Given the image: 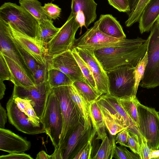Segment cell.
Segmentation results:
<instances>
[{
  "mask_svg": "<svg viewBox=\"0 0 159 159\" xmlns=\"http://www.w3.org/2000/svg\"><path fill=\"white\" fill-rule=\"evenodd\" d=\"M149 40L138 37L122 39L110 46L95 50L94 54L106 71L123 65L135 67L144 56Z\"/></svg>",
  "mask_w": 159,
  "mask_h": 159,
  "instance_id": "cell-1",
  "label": "cell"
},
{
  "mask_svg": "<svg viewBox=\"0 0 159 159\" xmlns=\"http://www.w3.org/2000/svg\"><path fill=\"white\" fill-rule=\"evenodd\" d=\"M52 89L59 100L62 117V130L59 147L57 149L61 152L72 132L80 125H84V123L78 109L70 96L68 86Z\"/></svg>",
  "mask_w": 159,
  "mask_h": 159,
  "instance_id": "cell-2",
  "label": "cell"
},
{
  "mask_svg": "<svg viewBox=\"0 0 159 159\" xmlns=\"http://www.w3.org/2000/svg\"><path fill=\"white\" fill-rule=\"evenodd\" d=\"M0 20L9 24L19 32L35 38L39 22L21 6L4 3L0 7Z\"/></svg>",
  "mask_w": 159,
  "mask_h": 159,
  "instance_id": "cell-3",
  "label": "cell"
},
{
  "mask_svg": "<svg viewBox=\"0 0 159 159\" xmlns=\"http://www.w3.org/2000/svg\"><path fill=\"white\" fill-rule=\"evenodd\" d=\"M41 123L49 137L55 150L59 147L62 128V117L59 100L52 89L49 93Z\"/></svg>",
  "mask_w": 159,
  "mask_h": 159,
  "instance_id": "cell-4",
  "label": "cell"
},
{
  "mask_svg": "<svg viewBox=\"0 0 159 159\" xmlns=\"http://www.w3.org/2000/svg\"><path fill=\"white\" fill-rule=\"evenodd\" d=\"M147 51L148 61L139 85L147 89L159 86V18L150 30Z\"/></svg>",
  "mask_w": 159,
  "mask_h": 159,
  "instance_id": "cell-5",
  "label": "cell"
},
{
  "mask_svg": "<svg viewBox=\"0 0 159 159\" xmlns=\"http://www.w3.org/2000/svg\"><path fill=\"white\" fill-rule=\"evenodd\" d=\"M134 67L123 65L106 71L110 94L118 98L136 96Z\"/></svg>",
  "mask_w": 159,
  "mask_h": 159,
  "instance_id": "cell-6",
  "label": "cell"
},
{
  "mask_svg": "<svg viewBox=\"0 0 159 159\" xmlns=\"http://www.w3.org/2000/svg\"><path fill=\"white\" fill-rule=\"evenodd\" d=\"M80 27L74 14L71 12L67 21L46 46L45 57H51L68 50H71L75 36Z\"/></svg>",
  "mask_w": 159,
  "mask_h": 159,
  "instance_id": "cell-7",
  "label": "cell"
},
{
  "mask_svg": "<svg viewBox=\"0 0 159 159\" xmlns=\"http://www.w3.org/2000/svg\"><path fill=\"white\" fill-rule=\"evenodd\" d=\"M138 130L152 150L159 148V114L154 108L141 104L137 106Z\"/></svg>",
  "mask_w": 159,
  "mask_h": 159,
  "instance_id": "cell-8",
  "label": "cell"
},
{
  "mask_svg": "<svg viewBox=\"0 0 159 159\" xmlns=\"http://www.w3.org/2000/svg\"><path fill=\"white\" fill-rule=\"evenodd\" d=\"M51 89L48 82L30 87L14 85L12 97L13 98L19 97L31 100V105L40 119L43 114Z\"/></svg>",
  "mask_w": 159,
  "mask_h": 159,
  "instance_id": "cell-9",
  "label": "cell"
},
{
  "mask_svg": "<svg viewBox=\"0 0 159 159\" xmlns=\"http://www.w3.org/2000/svg\"><path fill=\"white\" fill-rule=\"evenodd\" d=\"M45 59L48 69H58L66 75L73 82L80 81L88 84L71 50Z\"/></svg>",
  "mask_w": 159,
  "mask_h": 159,
  "instance_id": "cell-10",
  "label": "cell"
},
{
  "mask_svg": "<svg viewBox=\"0 0 159 159\" xmlns=\"http://www.w3.org/2000/svg\"><path fill=\"white\" fill-rule=\"evenodd\" d=\"M98 25V20L83 34L75 39L73 48L78 47L94 51L111 46L122 39L105 34L99 30Z\"/></svg>",
  "mask_w": 159,
  "mask_h": 159,
  "instance_id": "cell-11",
  "label": "cell"
},
{
  "mask_svg": "<svg viewBox=\"0 0 159 159\" xmlns=\"http://www.w3.org/2000/svg\"><path fill=\"white\" fill-rule=\"evenodd\" d=\"M73 48L89 66L96 83L97 92L101 95L110 94L107 72L95 57L93 51L78 47Z\"/></svg>",
  "mask_w": 159,
  "mask_h": 159,
  "instance_id": "cell-12",
  "label": "cell"
},
{
  "mask_svg": "<svg viewBox=\"0 0 159 159\" xmlns=\"http://www.w3.org/2000/svg\"><path fill=\"white\" fill-rule=\"evenodd\" d=\"M6 109L9 123L18 130L31 135L46 133L43 125L39 126H34L28 116L18 108L12 97L7 103Z\"/></svg>",
  "mask_w": 159,
  "mask_h": 159,
  "instance_id": "cell-13",
  "label": "cell"
},
{
  "mask_svg": "<svg viewBox=\"0 0 159 159\" xmlns=\"http://www.w3.org/2000/svg\"><path fill=\"white\" fill-rule=\"evenodd\" d=\"M0 53L17 64L34 81L31 72L15 45L8 24L0 20Z\"/></svg>",
  "mask_w": 159,
  "mask_h": 159,
  "instance_id": "cell-14",
  "label": "cell"
},
{
  "mask_svg": "<svg viewBox=\"0 0 159 159\" xmlns=\"http://www.w3.org/2000/svg\"><path fill=\"white\" fill-rule=\"evenodd\" d=\"M96 134L92 126L87 128L84 124L80 125L71 134L61 151L62 159H73L91 137Z\"/></svg>",
  "mask_w": 159,
  "mask_h": 159,
  "instance_id": "cell-15",
  "label": "cell"
},
{
  "mask_svg": "<svg viewBox=\"0 0 159 159\" xmlns=\"http://www.w3.org/2000/svg\"><path fill=\"white\" fill-rule=\"evenodd\" d=\"M7 24L11 35L16 43L31 55L39 64H44L46 62V45L34 38L19 32Z\"/></svg>",
  "mask_w": 159,
  "mask_h": 159,
  "instance_id": "cell-16",
  "label": "cell"
},
{
  "mask_svg": "<svg viewBox=\"0 0 159 159\" xmlns=\"http://www.w3.org/2000/svg\"><path fill=\"white\" fill-rule=\"evenodd\" d=\"M97 4L94 0H71V12L79 23L81 30L87 29L97 18Z\"/></svg>",
  "mask_w": 159,
  "mask_h": 159,
  "instance_id": "cell-17",
  "label": "cell"
},
{
  "mask_svg": "<svg viewBox=\"0 0 159 159\" xmlns=\"http://www.w3.org/2000/svg\"><path fill=\"white\" fill-rule=\"evenodd\" d=\"M30 141L11 130L0 128V150L12 153H23L30 148Z\"/></svg>",
  "mask_w": 159,
  "mask_h": 159,
  "instance_id": "cell-18",
  "label": "cell"
},
{
  "mask_svg": "<svg viewBox=\"0 0 159 159\" xmlns=\"http://www.w3.org/2000/svg\"><path fill=\"white\" fill-rule=\"evenodd\" d=\"M98 103L105 108L118 120L131 131L136 127L127 115L117 98L110 94L102 95L96 100Z\"/></svg>",
  "mask_w": 159,
  "mask_h": 159,
  "instance_id": "cell-19",
  "label": "cell"
},
{
  "mask_svg": "<svg viewBox=\"0 0 159 159\" xmlns=\"http://www.w3.org/2000/svg\"><path fill=\"white\" fill-rule=\"evenodd\" d=\"M159 18V0H150L143 9L139 21L140 33L150 31Z\"/></svg>",
  "mask_w": 159,
  "mask_h": 159,
  "instance_id": "cell-20",
  "label": "cell"
},
{
  "mask_svg": "<svg viewBox=\"0 0 159 159\" xmlns=\"http://www.w3.org/2000/svg\"><path fill=\"white\" fill-rule=\"evenodd\" d=\"M98 21V28L103 34L117 39L126 38L119 21L111 15H101Z\"/></svg>",
  "mask_w": 159,
  "mask_h": 159,
  "instance_id": "cell-21",
  "label": "cell"
},
{
  "mask_svg": "<svg viewBox=\"0 0 159 159\" xmlns=\"http://www.w3.org/2000/svg\"><path fill=\"white\" fill-rule=\"evenodd\" d=\"M2 55L11 73V81L14 85L24 87L36 86L33 80L17 64L6 56Z\"/></svg>",
  "mask_w": 159,
  "mask_h": 159,
  "instance_id": "cell-22",
  "label": "cell"
},
{
  "mask_svg": "<svg viewBox=\"0 0 159 159\" xmlns=\"http://www.w3.org/2000/svg\"><path fill=\"white\" fill-rule=\"evenodd\" d=\"M89 111L93 129L95 130L97 135L96 139L102 140L107 136L106 127L100 107L96 101L91 103Z\"/></svg>",
  "mask_w": 159,
  "mask_h": 159,
  "instance_id": "cell-23",
  "label": "cell"
},
{
  "mask_svg": "<svg viewBox=\"0 0 159 159\" xmlns=\"http://www.w3.org/2000/svg\"><path fill=\"white\" fill-rule=\"evenodd\" d=\"M68 88L70 96L83 118L85 127L89 128L92 126L90 116L89 108L91 103L79 93L72 85L68 86Z\"/></svg>",
  "mask_w": 159,
  "mask_h": 159,
  "instance_id": "cell-24",
  "label": "cell"
},
{
  "mask_svg": "<svg viewBox=\"0 0 159 159\" xmlns=\"http://www.w3.org/2000/svg\"><path fill=\"white\" fill-rule=\"evenodd\" d=\"M60 28L56 27L53 25V21L49 19L39 22L38 31L35 39L46 45L57 34Z\"/></svg>",
  "mask_w": 159,
  "mask_h": 159,
  "instance_id": "cell-25",
  "label": "cell"
},
{
  "mask_svg": "<svg viewBox=\"0 0 159 159\" xmlns=\"http://www.w3.org/2000/svg\"><path fill=\"white\" fill-rule=\"evenodd\" d=\"M47 82L51 89L72 85L73 82L66 74L54 68L48 69Z\"/></svg>",
  "mask_w": 159,
  "mask_h": 159,
  "instance_id": "cell-26",
  "label": "cell"
},
{
  "mask_svg": "<svg viewBox=\"0 0 159 159\" xmlns=\"http://www.w3.org/2000/svg\"><path fill=\"white\" fill-rule=\"evenodd\" d=\"M116 98L134 125L138 128L139 121L137 106L139 102L136 97Z\"/></svg>",
  "mask_w": 159,
  "mask_h": 159,
  "instance_id": "cell-27",
  "label": "cell"
},
{
  "mask_svg": "<svg viewBox=\"0 0 159 159\" xmlns=\"http://www.w3.org/2000/svg\"><path fill=\"white\" fill-rule=\"evenodd\" d=\"M107 136L102 140L101 145L93 159H111L114 157L115 148L116 146L115 137Z\"/></svg>",
  "mask_w": 159,
  "mask_h": 159,
  "instance_id": "cell-28",
  "label": "cell"
},
{
  "mask_svg": "<svg viewBox=\"0 0 159 159\" xmlns=\"http://www.w3.org/2000/svg\"><path fill=\"white\" fill-rule=\"evenodd\" d=\"M19 2L20 6L39 22L48 19L44 11L41 3L38 0H19Z\"/></svg>",
  "mask_w": 159,
  "mask_h": 159,
  "instance_id": "cell-29",
  "label": "cell"
},
{
  "mask_svg": "<svg viewBox=\"0 0 159 159\" xmlns=\"http://www.w3.org/2000/svg\"><path fill=\"white\" fill-rule=\"evenodd\" d=\"M98 105L101 109L106 127L111 135L115 136L121 131L127 128L105 108Z\"/></svg>",
  "mask_w": 159,
  "mask_h": 159,
  "instance_id": "cell-30",
  "label": "cell"
},
{
  "mask_svg": "<svg viewBox=\"0 0 159 159\" xmlns=\"http://www.w3.org/2000/svg\"><path fill=\"white\" fill-rule=\"evenodd\" d=\"M72 85L79 93L90 103L96 101L101 96L89 84L83 81H75Z\"/></svg>",
  "mask_w": 159,
  "mask_h": 159,
  "instance_id": "cell-31",
  "label": "cell"
},
{
  "mask_svg": "<svg viewBox=\"0 0 159 159\" xmlns=\"http://www.w3.org/2000/svg\"><path fill=\"white\" fill-rule=\"evenodd\" d=\"M71 51L88 83L93 89L96 90V83L92 73L88 65L79 56L74 48H72Z\"/></svg>",
  "mask_w": 159,
  "mask_h": 159,
  "instance_id": "cell-32",
  "label": "cell"
},
{
  "mask_svg": "<svg viewBox=\"0 0 159 159\" xmlns=\"http://www.w3.org/2000/svg\"><path fill=\"white\" fill-rule=\"evenodd\" d=\"M150 0H139L135 9L128 15V19L125 22L126 27H130L135 23L139 22L143 9Z\"/></svg>",
  "mask_w": 159,
  "mask_h": 159,
  "instance_id": "cell-33",
  "label": "cell"
},
{
  "mask_svg": "<svg viewBox=\"0 0 159 159\" xmlns=\"http://www.w3.org/2000/svg\"><path fill=\"white\" fill-rule=\"evenodd\" d=\"M148 61V54L147 51L143 57L134 67L135 78V88L137 92L140 83L143 77Z\"/></svg>",
  "mask_w": 159,
  "mask_h": 159,
  "instance_id": "cell-34",
  "label": "cell"
},
{
  "mask_svg": "<svg viewBox=\"0 0 159 159\" xmlns=\"http://www.w3.org/2000/svg\"><path fill=\"white\" fill-rule=\"evenodd\" d=\"M13 40L16 48L33 75L39 67L40 64L31 55L21 48Z\"/></svg>",
  "mask_w": 159,
  "mask_h": 159,
  "instance_id": "cell-35",
  "label": "cell"
},
{
  "mask_svg": "<svg viewBox=\"0 0 159 159\" xmlns=\"http://www.w3.org/2000/svg\"><path fill=\"white\" fill-rule=\"evenodd\" d=\"M22 100L25 106L24 113L28 116L29 120L35 126H39L42 125L40 119L30 103L31 100L26 98H22Z\"/></svg>",
  "mask_w": 159,
  "mask_h": 159,
  "instance_id": "cell-36",
  "label": "cell"
},
{
  "mask_svg": "<svg viewBox=\"0 0 159 159\" xmlns=\"http://www.w3.org/2000/svg\"><path fill=\"white\" fill-rule=\"evenodd\" d=\"M48 67L47 62L43 65L40 64L38 68L33 75V79L36 85L47 82Z\"/></svg>",
  "mask_w": 159,
  "mask_h": 159,
  "instance_id": "cell-37",
  "label": "cell"
},
{
  "mask_svg": "<svg viewBox=\"0 0 159 159\" xmlns=\"http://www.w3.org/2000/svg\"><path fill=\"white\" fill-rule=\"evenodd\" d=\"M114 157L118 159H141L139 155L128 150L126 147L116 146Z\"/></svg>",
  "mask_w": 159,
  "mask_h": 159,
  "instance_id": "cell-38",
  "label": "cell"
},
{
  "mask_svg": "<svg viewBox=\"0 0 159 159\" xmlns=\"http://www.w3.org/2000/svg\"><path fill=\"white\" fill-rule=\"evenodd\" d=\"M141 142L137 134L129 130L127 147L129 148L133 152L139 155V156L140 155Z\"/></svg>",
  "mask_w": 159,
  "mask_h": 159,
  "instance_id": "cell-39",
  "label": "cell"
},
{
  "mask_svg": "<svg viewBox=\"0 0 159 159\" xmlns=\"http://www.w3.org/2000/svg\"><path fill=\"white\" fill-rule=\"evenodd\" d=\"M44 11L50 20H55L60 17L61 9L57 5L52 2L45 3L43 6Z\"/></svg>",
  "mask_w": 159,
  "mask_h": 159,
  "instance_id": "cell-40",
  "label": "cell"
},
{
  "mask_svg": "<svg viewBox=\"0 0 159 159\" xmlns=\"http://www.w3.org/2000/svg\"><path fill=\"white\" fill-rule=\"evenodd\" d=\"M95 135H93L91 137L87 143L80 149L73 159H92V142Z\"/></svg>",
  "mask_w": 159,
  "mask_h": 159,
  "instance_id": "cell-41",
  "label": "cell"
},
{
  "mask_svg": "<svg viewBox=\"0 0 159 159\" xmlns=\"http://www.w3.org/2000/svg\"><path fill=\"white\" fill-rule=\"evenodd\" d=\"M109 4L120 12L129 14L130 8L128 0H107Z\"/></svg>",
  "mask_w": 159,
  "mask_h": 159,
  "instance_id": "cell-42",
  "label": "cell"
},
{
  "mask_svg": "<svg viewBox=\"0 0 159 159\" xmlns=\"http://www.w3.org/2000/svg\"><path fill=\"white\" fill-rule=\"evenodd\" d=\"M11 74L2 54L0 53V80L11 81Z\"/></svg>",
  "mask_w": 159,
  "mask_h": 159,
  "instance_id": "cell-43",
  "label": "cell"
},
{
  "mask_svg": "<svg viewBox=\"0 0 159 159\" xmlns=\"http://www.w3.org/2000/svg\"><path fill=\"white\" fill-rule=\"evenodd\" d=\"M151 149L149 147L146 139L142 135L140 143L141 159H149Z\"/></svg>",
  "mask_w": 159,
  "mask_h": 159,
  "instance_id": "cell-44",
  "label": "cell"
},
{
  "mask_svg": "<svg viewBox=\"0 0 159 159\" xmlns=\"http://www.w3.org/2000/svg\"><path fill=\"white\" fill-rule=\"evenodd\" d=\"M128 134L129 130L127 128L117 133L115 137L116 143H119L121 146L127 147Z\"/></svg>",
  "mask_w": 159,
  "mask_h": 159,
  "instance_id": "cell-45",
  "label": "cell"
},
{
  "mask_svg": "<svg viewBox=\"0 0 159 159\" xmlns=\"http://www.w3.org/2000/svg\"><path fill=\"white\" fill-rule=\"evenodd\" d=\"M0 159H33L30 155L23 153H9L7 155H2L0 156Z\"/></svg>",
  "mask_w": 159,
  "mask_h": 159,
  "instance_id": "cell-46",
  "label": "cell"
},
{
  "mask_svg": "<svg viewBox=\"0 0 159 159\" xmlns=\"http://www.w3.org/2000/svg\"><path fill=\"white\" fill-rule=\"evenodd\" d=\"M7 113L4 108L0 104V128H4L7 121Z\"/></svg>",
  "mask_w": 159,
  "mask_h": 159,
  "instance_id": "cell-47",
  "label": "cell"
},
{
  "mask_svg": "<svg viewBox=\"0 0 159 159\" xmlns=\"http://www.w3.org/2000/svg\"><path fill=\"white\" fill-rule=\"evenodd\" d=\"M36 159H51V155L48 154L46 152L42 150L37 155Z\"/></svg>",
  "mask_w": 159,
  "mask_h": 159,
  "instance_id": "cell-48",
  "label": "cell"
},
{
  "mask_svg": "<svg viewBox=\"0 0 159 159\" xmlns=\"http://www.w3.org/2000/svg\"><path fill=\"white\" fill-rule=\"evenodd\" d=\"M130 8L129 14L132 12L135 8L139 0H128ZM128 14V15H129Z\"/></svg>",
  "mask_w": 159,
  "mask_h": 159,
  "instance_id": "cell-49",
  "label": "cell"
},
{
  "mask_svg": "<svg viewBox=\"0 0 159 159\" xmlns=\"http://www.w3.org/2000/svg\"><path fill=\"white\" fill-rule=\"evenodd\" d=\"M6 89V86L3 81L0 80V100H1L5 95Z\"/></svg>",
  "mask_w": 159,
  "mask_h": 159,
  "instance_id": "cell-50",
  "label": "cell"
},
{
  "mask_svg": "<svg viewBox=\"0 0 159 159\" xmlns=\"http://www.w3.org/2000/svg\"><path fill=\"white\" fill-rule=\"evenodd\" d=\"M159 157V149L157 150L151 149L149 156V159H157Z\"/></svg>",
  "mask_w": 159,
  "mask_h": 159,
  "instance_id": "cell-51",
  "label": "cell"
},
{
  "mask_svg": "<svg viewBox=\"0 0 159 159\" xmlns=\"http://www.w3.org/2000/svg\"><path fill=\"white\" fill-rule=\"evenodd\" d=\"M158 159H159V158H158Z\"/></svg>",
  "mask_w": 159,
  "mask_h": 159,
  "instance_id": "cell-52",
  "label": "cell"
}]
</instances>
